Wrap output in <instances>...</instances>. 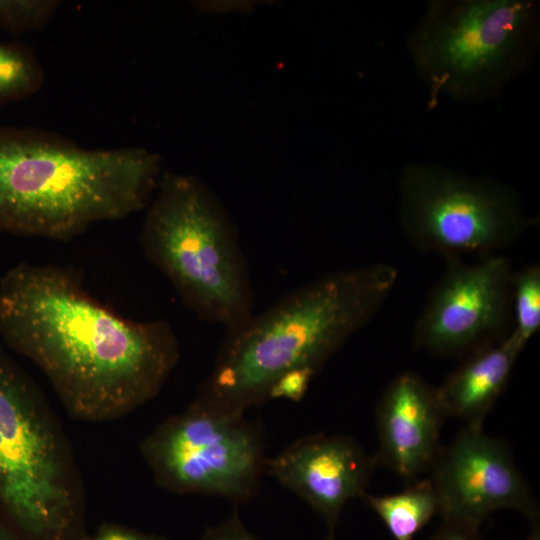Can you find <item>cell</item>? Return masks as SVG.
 Here are the masks:
<instances>
[{
	"label": "cell",
	"instance_id": "cell-14",
	"mask_svg": "<svg viewBox=\"0 0 540 540\" xmlns=\"http://www.w3.org/2000/svg\"><path fill=\"white\" fill-rule=\"evenodd\" d=\"M361 499L385 524L394 540H413L414 536L439 514L438 500L429 479L414 482L390 495H371Z\"/></svg>",
	"mask_w": 540,
	"mask_h": 540
},
{
	"label": "cell",
	"instance_id": "cell-17",
	"mask_svg": "<svg viewBox=\"0 0 540 540\" xmlns=\"http://www.w3.org/2000/svg\"><path fill=\"white\" fill-rule=\"evenodd\" d=\"M60 5L59 0H0V29L14 35L43 30Z\"/></svg>",
	"mask_w": 540,
	"mask_h": 540
},
{
	"label": "cell",
	"instance_id": "cell-16",
	"mask_svg": "<svg viewBox=\"0 0 540 540\" xmlns=\"http://www.w3.org/2000/svg\"><path fill=\"white\" fill-rule=\"evenodd\" d=\"M511 331L524 344L540 328V267L529 265L515 271L511 292Z\"/></svg>",
	"mask_w": 540,
	"mask_h": 540
},
{
	"label": "cell",
	"instance_id": "cell-20",
	"mask_svg": "<svg viewBox=\"0 0 540 540\" xmlns=\"http://www.w3.org/2000/svg\"><path fill=\"white\" fill-rule=\"evenodd\" d=\"M196 540H258L241 522L237 513L216 525L208 528Z\"/></svg>",
	"mask_w": 540,
	"mask_h": 540
},
{
	"label": "cell",
	"instance_id": "cell-5",
	"mask_svg": "<svg viewBox=\"0 0 540 540\" xmlns=\"http://www.w3.org/2000/svg\"><path fill=\"white\" fill-rule=\"evenodd\" d=\"M0 520L23 540H81L84 493L68 440L0 345Z\"/></svg>",
	"mask_w": 540,
	"mask_h": 540
},
{
	"label": "cell",
	"instance_id": "cell-21",
	"mask_svg": "<svg viewBox=\"0 0 540 540\" xmlns=\"http://www.w3.org/2000/svg\"><path fill=\"white\" fill-rule=\"evenodd\" d=\"M432 540H481L479 529L443 520Z\"/></svg>",
	"mask_w": 540,
	"mask_h": 540
},
{
	"label": "cell",
	"instance_id": "cell-13",
	"mask_svg": "<svg viewBox=\"0 0 540 540\" xmlns=\"http://www.w3.org/2000/svg\"><path fill=\"white\" fill-rule=\"evenodd\" d=\"M525 346L510 330L502 339L471 353L436 387L444 417L460 419L465 426L482 427Z\"/></svg>",
	"mask_w": 540,
	"mask_h": 540
},
{
	"label": "cell",
	"instance_id": "cell-7",
	"mask_svg": "<svg viewBox=\"0 0 540 540\" xmlns=\"http://www.w3.org/2000/svg\"><path fill=\"white\" fill-rule=\"evenodd\" d=\"M246 412L195 398L160 423L140 451L155 482L176 494L219 496L235 503L252 499L265 473V437Z\"/></svg>",
	"mask_w": 540,
	"mask_h": 540
},
{
	"label": "cell",
	"instance_id": "cell-1",
	"mask_svg": "<svg viewBox=\"0 0 540 540\" xmlns=\"http://www.w3.org/2000/svg\"><path fill=\"white\" fill-rule=\"evenodd\" d=\"M0 336L47 377L76 419L104 422L153 399L180 349L165 320L125 318L68 267L22 262L0 279Z\"/></svg>",
	"mask_w": 540,
	"mask_h": 540
},
{
	"label": "cell",
	"instance_id": "cell-24",
	"mask_svg": "<svg viewBox=\"0 0 540 540\" xmlns=\"http://www.w3.org/2000/svg\"><path fill=\"white\" fill-rule=\"evenodd\" d=\"M324 540H334V533H329Z\"/></svg>",
	"mask_w": 540,
	"mask_h": 540
},
{
	"label": "cell",
	"instance_id": "cell-3",
	"mask_svg": "<svg viewBox=\"0 0 540 540\" xmlns=\"http://www.w3.org/2000/svg\"><path fill=\"white\" fill-rule=\"evenodd\" d=\"M395 267L372 263L327 273L252 315L226 337L196 398L213 406L246 412L268 400L285 372L318 371L391 295Z\"/></svg>",
	"mask_w": 540,
	"mask_h": 540
},
{
	"label": "cell",
	"instance_id": "cell-10",
	"mask_svg": "<svg viewBox=\"0 0 540 540\" xmlns=\"http://www.w3.org/2000/svg\"><path fill=\"white\" fill-rule=\"evenodd\" d=\"M429 471L443 520L479 529L491 513L508 508L530 523L540 521L536 498L508 446L482 427L465 426L440 447Z\"/></svg>",
	"mask_w": 540,
	"mask_h": 540
},
{
	"label": "cell",
	"instance_id": "cell-18",
	"mask_svg": "<svg viewBox=\"0 0 540 540\" xmlns=\"http://www.w3.org/2000/svg\"><path fill=\"white\" fill-rule=\"evenodd\" d=\"M316 373L317 371L307 367L295 368L285 372L271 386L268 400L287 399L293 402L300 401L306 394Z\"/></svg>",
	"mask_w": 540,
	"mask_h": 540
},
{
	"label": "cell",
	"instance_id": "cell-6",
	"mask_svg": "<svg viewBox=\"0 0 540 540\" xmlns=\"http://www.w3.org/2000/svg\"><path fill=\"white\" fill-rule=\"evenodd\" d=\"M535 16L524 0L433 3L411 38L416 67L433 93L484 94L524 60Z\"/></svg>",
	"mask_w": 540,
	"mask_h": 540
},
{
	"label": "cell",
	"instance_id": "cell-2",
	"mask_svg": "<svg viewBox=\"0 0 540 540\" xmlns=\"http://www.w3.org/2000/svg\"><path fill=\"white\" fill-rule=\"evenodd\" d=\"M160 171L147 148H86L41 128L0 126V231L70 240L145 209Z\"/></svg>",
	"mask_w": 540,
	"mask_h": 540
},
{
	"label": "cell",
	"instance_id": "cell-12",
	"mask_svg": "<svg viewBox=\"0 0 540 540\" xmlns=\"http://www.w3.org/2000/svg\"><path fill=\"white\" fill-rule=\"evenodd\" d=\"M444 418L436 387L415 372L398 374L376 408L378 465H385L407 482L429 471L441 447Z\"/></svg>",
	"mask_w": 540,
	"mask_h": 540
},
{
	"label": "cell",
	"instance_id": "cell-23",
	"mask_svg": "<svg viewBox=\"0 0 540 540\" xmlns=\"http://www.w3.org/2000/svg\"><path fill=\"white\" fill-rule=\"evenodd\" d=\"M532 528L524 540H540V521L531 523Z\"/></svg>",
	"mask_w": 540,
	"mask_h": 540
},
{
	"label": "cell",
	"instance_id": "cell-8",
	"mask_svg": "<svg viewBox=\"0 0 540 540\" xmlns=\"http://www.w3.org/2000/svg\"><path fill=\"white\" fill-rule=\"evenodd\" d=\"M399 193L406 238L445 259L500 253L534 223L511 188L447 168L407 166Z\"/></svg>",
	"mask_w": 540,
	"mask_h": 540
},
{
	"label": "cell",
	"instance_id": "cell-11",
	"mask_svg": "<svg viewBox=\"0 0 540 540\" xmlns=\"http://www.w3.org/2000/svg\"><path fill=\"white\" fill-rule=\"evenodd\" d=\"M377 466L376 457L350 437L312 434L267 458L265 473L307 503L334 533L343 508L366 493Z\"/></svg>",
	"mask_w": 540,
	"mask_h": 540
},
{
	"label": "cell",
	"instance_id": "cell-9",
	"mask_svg": "<svg viewBox=\"0 0 540 540\" xmlns=\"http://www.w3.org/2000/svg\"><path fill=\"white\" fill-rule=\"evenodd\" d=\"M515 270L511 259L496 253L466 262L446 259L415 323L413 345L438 356L473 353L509 332Z\"/></svg>",
	"mask_w": 540,
	"mask_h": 540
},
{
	"label": "cell",
	"instance_id": "cell-4",
	"mask_svg": "<svg viewBox=\"0 0 540 540\" xmlns=\"http://www.w3.org/2000/svg\"><path fill=\"white\" fill-rule=\"evenodd\" d=\"M146 207L144 255L198 318L238 327L252 315L254 292L226 209L197 177L164 172Z\"/></svg>",
	"mask_w": 540,
	"mask_h": 540
},
{
	"label": "cell",
	"instance_id": "cell-19",
	"mask_svg": "<svg viewBox=\"0 0 540 540\" xmlns=\"http://www.w3.org/2000/svg\"><path fill=\"white\" fill-rule=\"evenodd\" d=\"M81 540H166L165 537L145 533L118 523H103L92 534H84Z\"/></svg>",
	"mask_w": 540,
	"mask_h": 540
},
{
	"label": "cell",
	"instance_id": "cell-22",
	"mask_svg": "<svg viewBox=\"0 0 540 540\" xmlns=\"http://www.w3.org/2000/svg\"><path fill=\"white\" fill-rule=\"evenodd\" d=\"M0 540H23L13 529L0 520Z\"/></svg>",
	"mask_w": 540,
	"mask_h": 540
},
{
	"label": "cell",
	"instance_id": "cell-15",
	"mask_svg": "<svg viewBox=\"0 0 540 540\" xmlns=\"http://www.w3.org/2000/svg\"><path fill=\"white\" fill-rule=\"evenodd\" d=\"M44 81L43 66L31 47L0 42V107L31 97Z\"/></svg>",
	"mask_w": 540,
	"mask_h": 540
}]
</instances>
